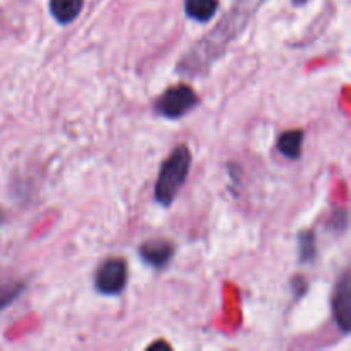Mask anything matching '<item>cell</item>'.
<instances>
[{
  "label": "cell",
  "mask_w": 351,
  "mask_h": 351,
  "mask_svg": "<svg viewBox=\"0 0 351 351\" xmlns=\"http://www.w3.org/2000/svg\"><path fill=\"white\" fill-rule=\"evenodd\" d=\"M192 165V153L187 144H180L161 163L154 184V201L161 206H170L184 187Z\"/></svg>",
  "instance_id": "cell-1"
},
{
  "label": "cell",
  "mask_w": 351,
  "mask_h": 351,
  "mask_svg": "<svg viewBox=\"0 0 351 351\" xmlns=\"http://www.w3.org/2000/svg\"><path fill=\"white\" fill-rule=\"evenodd\" d=\"M199 103V96L191 86L175 84L168 88L154 103V112L165 119H180L194 110Z\"/></svg>",
  "instance_id": "cell-2"
},
{
  "label": "cell",
  "mask_w": 351,
  "mask_h": 351,
  "mask_svg": "<svg viewBox=\"0 0 351 351\" xmlns=\"http://www.w3.org/2000/svg\"><path fill=\"white\" fill-rule=\"evenodd\" d=\"M129 280V271L123 259H106L96 269L95 288L101 295H119L125 288Z\"/></svg>",
  "instance_id": "cell-3"
},
{
  "label": "cell",
  "mask_w": 351,
  "mask_h": 351,
  "mask_svg": "<svg viewBox=\"0 0 351 351\" xmlns=\"http://www.w3.org/2000/svg\"><path fill=\"white\" fill-rule=\"evenodd\" d=\"M332 315H335L336 324L339 326L343 332L350 331L351 324V281L350 273L345 271L339 278L338 285L332 295Z\"/></svg>",
  "instance_id": "cell-4"
},
{
  "label": "cell",
  "mask_w": 351,
  "mask_h": 351,
  "mask_svg": "<svg viewBox=\"0 0 351 351\" xmlns=\"http://www.w3.org/2000/svg\"><path fill=\"white\" fill-rule=\"evenodd\" d=\"M175 247L167 240H147L139 247L141 259L154 269H165L173 259Z\"/></svg>",
  "instance_id": "cell-5"
},
{
  "label": "cell",
  "mask_w": 351,
  "mask_h": 351,
  "mask_svg": "<svg viewBox=\"0 0 351 351\" xmlns=\"http://www.w3.org/2000/svg\"><path fill=\"white\" fill-rule=\"evenodd\" d=\"M304 147V130H287L278 137V149L288 160H298Z\"/></svg>",
  "instance_id": "cell-6"
},
{
  "label": "cell",
  "mask_w": 351,
  "mask_h": 351,
  "mask_svg": "<svg viewBox=\"0 0 351 351\" xmlns=\"http://www.w3.org/2000/svg\"><path fill=\"white\" fill-rule=\"evenodd\" d=\"M84 0H50V12L60 24H71L81 14Z\"/></svg>",
  "instance_id": "cell-7"
},
{
  "label": "cell",
  "mask_w": 351,
  "mask_h": 351,
  "mask_svg": "<svg viewBox=\"0 0 351 351\" xmlns=\"http://www.w3.org/2000/svg\"><path fill=\"white\" fill-rule=\"evenodd\" d=\"M218 0H185V14L199 23H208L218 10Z\"/></svg>",
  "instance_id": "cell-8"
},
{
  "label": "cell",
  "mask_w": 351,
  "mask_h": 351,
  "mask_svg": "<svg viewBox=\"0 0 351 351\" xmlns=\"http://www.w3.org/2000/svg\"><path fill=\"white\" fill-rule=\"evenodd\" d=\"M23 290H24L23 281H17V280L0 281V311L5 308L7 305L12 304V302L19 297Z\"/></svg>",
  "instance_id": "cell-9"
},
{
  "label": "cell",
  "mask_w": 351,
  "mask_h": 351,
  "mask_svg": "<svg viewBox=\"0 0 351 351\" xmlns=\"http://www.w3.org/2000/svg\"><path fill=\"white\" fill-rule=\"evenodd\" d=\"M298 240H300V261L302 263H312L315 259V237L312 230H307V232H302L298 235Z\"/></svg>",
  "instance_id": "cell-10"
},
{
  "label": "cell",
  "mask_w": 351,
  "mask_h": 351,
  "mask_svg": "<svg viewBox=\"0 0 351 351\" xmlns=\"http://www.w3.org/2000/svg\"><path fill=\"white\" fill-rule=\"evenodd\" d=\"M295 3H304V2H307V0H293Z\"/></svg>",
  "instance_id": "cell-11"
},
{
  "label": "cell",
  "mask_w": 351,
  "mask_h": 351,
  "mask_svg": "<svg viewBox=\"0 0 351 351\" xmlns=\"http://www.w3.org/2000/svg\"><path fill=\"white\" fill-rule=\"evenodd\" d=\"M2 219H3V213L0 211V223H2Z\"/></svg>",
  "instance_id": "cell-12"
}]
</instances>
